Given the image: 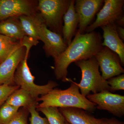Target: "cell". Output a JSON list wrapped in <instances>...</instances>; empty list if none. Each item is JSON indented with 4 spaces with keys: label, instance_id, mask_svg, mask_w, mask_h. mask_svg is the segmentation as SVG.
<instances>
[{
    "label": "cell",
    "instance_id": "27",
    "mask_svg": "<svg viewBox=\"0 0 124 124\" xmlns=\"http://www.w3.org/2000/svg\"><path fill=\"white\" fill-rule=\"evenodd\" d=\"M116 31L119 37L122 41L124 40V29L123 27L116 26Z\"/></svg>",
    "mask_w": 124,
    "mask_h": 124
},
{
    "label": "cell",
    "instance_id": "23",
    "mask_svg": "<svg viewBox=\"0 0 124 124\" xmlns=\"http://www.w3.org/2000/svg\"><path fill=\"white\" fill-rule=\"evenodd\" d=\"M38 104L32 105L28 108L31 115V116L29 118L30 124H50L46 117H41L36 110V108Z\"/></svg>",
    "mask_w": 124,
    "mask_h": 124
},
{
    "label": "cell",
    "instance_id": "22",
    "mask_svg": "<svg viewBox=\"0 0 124 124\" xmlns=\"http://www.w3.org/2000/svg\"><path fill=\"white\" fill-rule=\"evenodd\" d=\"M29 113L28 109L22 108L11 119L5 124H28V117Z\"/></svg>",
    "mask_w": 124,
    "mask_h": 124
},
{
    "label": "cell",
    "instance_id": "24",
    "mask_svg": "<svg viewBox=\"0 0 124 124\" xmlns=\"http://www.w3.org/2000/svg\"><path fill=\"white\" fill-rule=\"evenodd\" d=\"M20 87L18 85H0V107L2 105L11 94Z\"/></svg>",
    "mask_w": 124,
    "mask_h": 124
},
{
    "label": "cell",
    "instance_id": "16",
    "mask_svg": "<svg viewBox=\"0 0 124 124\" xmlns=\"http://www.w3.org/2000/svg\"><path fill=\"white\" fill-rule=\"evenodd\" d=\"M5 19L0 23V34L17 40H22L26 35L18 17H11Z\"/></svg>",
    "mask_w": 124,
    "mask_h": 124
},
{
    "label": "cell",
    "instance_id": "9",
    "mask_svg": "<svg viewBox=\"0 0 124 124\" xmlns=\"http://www.w3.org/2000/svg\"><path fill=\"white\" fill-rule=\"evenodd\" d=\"M94 57L100 67L102 77L104 80H107L124 73V69L121 66L118 55L106 46H103Z\"/></svg>",
    "mask_w": 124,
    "mask_h": 124
},
{
    "label": "cell",
    "instance_id": "5",
    "mask_svg": "<svg viewBox=\"0 0 124 124\" xmlns=\"http://www.w3.org/2000/svg\"><path fill=\"white\" fill-rule=\"evenodd\" d=\"M27 60L24 58L18 66L14 76V82L15 85L28 92L37 100L39 95H45L58 84L51 80L44 85L36 84L34 82L35 77L31 73Z\"/></svg>",
    "mask_w": 124,
    "mask_h": 124
},
{
    "label": "cell",
    "instance_id": "28",
    "mask_svg": "<svg viewBox=\"0 0 124 124\" xmlns=\"http://www.w3.org/2000/svg\"><path fill=\"white\" fill-rule=\"evenodd\" d=\"M115 23L116 26L123 27L124 25V17L122 16L118 20H116L115 22Z\"/></svg>",
    "mask_w": 124,
    "mask_h": 124
},
{
    "label": "cell",
    "instance_id": "10",
    "mask_svg": "<svg viewBox=\"0 0 124 124\" xmlns=\"http://www.w3.org/2000/svg\"><path fill=\"white\" fill-rule=\"evenodd\" d=\"M38 39L44 42V49L46 56L54 59L62 53L67 48L62 36L48 28L44 23L40 26L38 31Z\"/></svg>",
    "mask_w": 124,
    "mask_h": 124
},
{
    "label": "cell",
    "instance_id": "20",
    "mask_svg": "<svg viewBox=\"0 0 124 124\" xmlns=\"http://www.w3.org/2000/svg\"><path fill=\"white\" fill-rule=\"evenodd\" d=\"M46 116L50 124H65L66 119L58 108L54 107L37 108Z\"/></svg>",
    "mask_w": 124,
    "mask_h": 124
},
{
    "label": "cell",
    "instance_id": "14",
    "mask_svg": "<svg viewBox=\"0 0 124 124\" xmlns=\"http://www.w3.org/2000/svg\"><path fill=\"white\" fill-rule=\"evenodd\" d=\"M59 110L70 124H100V119L95 118L82 108H65Z\"/></svg>",
    "mask_w": 124,
    "mask_h": 124
},
{
    "label": "cell",
    "instance_id": "12",
    "mask_svg": "<svg viewBox=\"0 0 124 124\" xmlns=\"http://www.w3.org/2000/svg\"><path fill=\"white\" fill-rule=\"evenodd\" d=\"M25 47H20L0 64V85H15V73L20 62L24 58L27 59Z\"/></svg>",
    "mask_w": 124,
    "mask_h": 124
},
{
    "label": "cell",
    "instance_id": "30",
    "mask_svg": "<svg viewBox=\"0 0 124 124\" xmlns=\"http://www.w3.org/2000/svg\"></svg>",
    "mask_w": 124,
    "mask_h": 124
},
{
    "label": "cell",
    "instance_id": "2",
    "mask_svg": "<svg viewBox=\"0 0 124 124\" xmlns=\"http://www.w3.org/2000/svg\"><path fill=\"white\" fill-rule=\"evenodd\" d=\"M67 81L71 82L72 84L66 89H53L46 94L38 98L37 101L42 102L38 104L36 108L48 107L59 108H82L88 112L94 111L97 105L81 93L75 82L69 78Z\"/></svg>",
    "mask_w": 124,
    "mask_h": 124
},
{
    "label": "cell",
    "instance_id": "4",
    "mask_svg": "<svg viewBox=\"0 0 124 124\" xmlns=\"http://www.w3.org/2000/svg\"><path fill=\"white\" fill-rule=\"evenodd\" d=\"M71 0H40L37 10L50 30L62 36L63 19Z\"/></svg>",
    "mask_w": 124,
    "mask_h": 124
},
{
    "label": "cell",
    "instance_id": "25",
    "mask_svg": "<svg viewBox=\"0 0 124 124\" xmlns=\"http://www.w3.org/2000/svg\"><path fill=\"white\" fill-rule=\"evenodd\" d=\"M110 86L111 92L124 90V75H119L116 77L112 78L107 80Z\"/></svg>",
    "mask_w": 124,
    "mask_h": 124
},
{
    "label": "cell",
    "instance_id": "6",
    "mask_svg": "<svg viewBox=\"0 0 124 124\" xmlns=\"http://www.w3.org/2000/svg\"><path fill=\"white\" fill-rule=\"evenodd\" d=\"M86 98L97 105L99 110H105L113 115L121 117L124 115V96L103 91L89 94Z\"/></svg>",
    "mask_w": 124,
    "mask_h": 124
},
{
    "label": "cell",
    "instance_id": "8",
    "mask_svg": "<svg viewBox=\"0 0 124 124\" xmlns=\"http://www.w3.org/2000/svg\"><path fill=\"white\" fill-rule=\"evenodd\" d=\"M38 2L31 0H0V20L37 13Z\"/></svg>",
    "mask_w": 124,
    "mask_h": 124
},
{
    "label": "cell",
    "instance_id": "21",
    "mask_svg": "<svg viewBox=\"0 0 124 124\" xmlns=\"http://www.w3.org/2000/svg\"><path fill=\"white\" fill-rule=\"evenodd\" d=\"M0 108V124H5L11 119L18 112L19 108L5 102Z\"/></svg>",
    "mask_w": 124,
    "mask_h": 124
},
{
    "label": "cell",
    "instance_id": "19",
    "mask_svg": "<svg viewBox=\"0 0 124 124\" xmlns=\"http://www.w3.org/2000/svg\"><path fill=\"white\" fill-rule=\"evenodd\" d=\"M23 46L21 41L0 34V64L16 50Z\"/></svg>",
    "mask_w": 124,
    "mask_h": 124
},
{
    "label": "cell",
    "instance_id": "1",
    "mask_svg": "<svg viewBox=\"0 0 124 124\" xmlns=\"http://www.w3.org/2000/svg\"><path fill=\"white\" fill-rule=\"evenodd\" d=\"M102 37L93 31L81 34L77 31L73 40L67 48L54 59V73L56 79L67 82V69L72 63L93 57L102 48Z\"/></svg>",
    "mask_w": 124,
    "mask_h": 124
},
{
    "label": "cell",
    "instance_id": "17",
    "mask_svg": "<svg viewBox=\"0 0 124 124\" xmlns=\"http://www.w3.org/2000/svg\"><path fill=\"white\" fill-rule=\"evenodd\" d=\"M18 18L26 36L39 40L38 30L41 24L44 23L39 13L21 16Z\"/></svg>",
    "mask_w": 124,
    "mask_h": 124
},
{
    "label": "cell",
    "instance_id": "18",
    "mask_svg": "<svg viewBox=\"0 0 124 124\" xmlns=\"http://www.w3.org/2000/svg\"><path fill=\"white\" fill-rule=\"evenodd\" d=\"M5 102L14 107L27 108L38 102L27 91L19 88L12 93L7 99Z\"/></svg>",
    "mask_w": 124,
    "mask_h": 124
},
{
    "label": "cell",
    "instance_id": "7",
    "mask_svg": "<svg viewBox=\"0 0 124 124\" xmlns=\"http://www.w3.org/2000/svg\"><path fill=\"white\" fill-rule=\"evenodd\" d=\"M103 7L97 14L95 22L86 28V33L92 32L96 28L115 23L124 16V0H105Z\"/></svg>",
    "mask_w": 124,
    "mask_h": 124
},
{
    "label": "cell",
    "instance_id": "29",
    "mask_svg": "<svg viewBox=\"0 0 124 124\" xmlns=\"http://www.w3.org/2000/svg\"><path fill=\"white\" fill-rule=\"evenodd\" d=\"M65 124H69V123H68V122H67L66 121V123H65Z\"/></svg>",
    "mask_w": 124,
    "mask_h": 124
},
{
    "label": "cell",
    "instance_id": "3",
    "mask_svg": "<svg viewBox=\"0 0 124 124\" xmlns=\"http://www.w3.org/2000/svg\"><path fill=\"white\" fill-rule=\"evenodd\" d=\"M75 63L81 70V79L79 84H76L83 96L86 97L91 92L93 94L103 91L111 92L110 86L107 80H104L100 75L99 65L94 57Z\"/></svg>",
    "mask_w": 124,
    "mask_h": 124
},
{
    "label": "cell",
    "instance_id": "26",
    "mask_svg": "<svg viewBox=\"0 0 124 124\" xmlns=\"http://www.w3.org/2000/svg\"><path fill=\"white\" fill-rule=\"evenodd\" d=\"M100 119V124H124V122L115 118H102Z\"/></svg>",
    "mask_w": 124,
    "mask_h": 124
},
{
    "label": "cell",
    "instance_id": "13",
    "mask_svg": "<svg viewBox=\"0 0 124 124\" xmlns=\"http://www.w3.org/2000/svg\"><path fill=\"white\" fill-rule=\"evenodd\" d=\"M103 31L104 41L103 46H106L119 56L120 63L124 64V44L117 34L116 25L112 23L101 27Z\"/></svg>",
    "mask_w": 124,
    "mask_h": 124
},
{
    "label": "cell",
    "instance_id": "11",
    "mask_svg": "<svg viewBox=\"0 0 124 124\" xmlns=\"http://www.w3.org/2000/svg\"><path fill=\"white\" fill-rule=\"evenodd\" d=\"M103 2V0H75V9L79 18V28L78 31L80 33H85L86 28L91 24Z\"/></svg>",
    "mask_w": 124,
    "mask_h": 124
},
{
    "label": "cell",
    "instance_id": "15",
    "mask_svg": "<svg viewBox=\"0 0 124 124\" xmlns=\"http://www.w3.org/2000/svg\"><path fill=\"white\" fill-rule=\"evenodd\" d=\"M75 0H71L68 9L63 17L62 37L68 46L70 44L72 37L75 35L79 23V18L75 8Z\"/></svg>",
    "mask_w": 124,
    "mask_h": 124
}]
</instances>
